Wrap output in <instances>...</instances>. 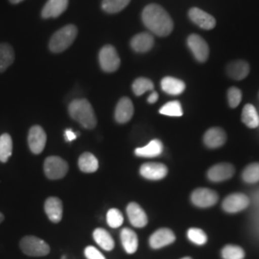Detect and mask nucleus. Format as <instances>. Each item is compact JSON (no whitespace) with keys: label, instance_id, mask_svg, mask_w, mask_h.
<instances>
[{"label":"nucleus","instance_id":"nucleus-17","mask_svg":"<svg viewBox=\"0 0 259 259\" xmlns=\"http://www.w3.org/2000/svg\"><path fill=\"white\" fill-rule=\"evenodd\" d=\"M68 6V0H48L41 10L42 19H54L60 17Z\"/></svg>","mask_w":259,"mask_h":259},{"label":"nucleus","instance_id":"nucleus-30","mask_svg":"<svg viewBox=\"0 0 259 259\" xmlns=\"http://www.w3.org/2000/svg\"><path fill=\"white\" fill-rule=\"evenodd\" d=\"M131 0H103L102 9L107 14H116L125 9Z\"/></svg>","mask_w":259,"mask_h":259},{"label":"nucleus","instance_id":"nucleus-4","mask_svg":"<svg viewBox=\"0 0 259 259\" xmlns=\"http://www.w3.org/2000/svg\"><path fill=\"white\" fill-rule=\"evenodd\" d=\"M20 250L29 256H46L50 252V247L46 241L36 236H24L19 242Z\"/></svg>","mask_w":259,"mask_h":259},{"label":"nucleus","instance_id":"nucleus-14","mask_svg":"<svg viewBox=\"0 0 259 259\" xmlns=\"http://www.w3.org/2000/svg\"><path fill=\"white\" fill-rule=\"evenodd\" d=\"M188 17L196 25L204 30H211L216 25V20L211 15L197 7L189 10Z\"/></svg>","mask_w":259,"mask_h":259},{"label":"nucleus","instance_id":"nucleus-31","mask_svg":"<svg viewBox=\"0 0 259 259\" xmlns=\"http://www.w3.org/2000/svg\"><path fill=\"white\" fill-rule=\"evenodd\" d=\"M132 88H133V92L137 96H141L146 92L154 90V83L148 78L140 77L134 81Z\"/></svg>","mask_w":259,"mask_h":259},{"label":"nucleus","instance_id":"nucleus-35","mask_svg":"<svg viewBox=\"0 0 259 259\" xmlns=\"http://www.w3.org/2000/svg\"><path fill=\"white\" fill-rule=\"evenodd\" d=\"M124 222V217L117 208H111L107 213V223L112 229H117Z\"/></svg>","mask_w":259,"mask_h":259},{"label":"nucleus","instance_id":"nucleus-43","mask_svg":"<svg viewBox=\"0 0 259 259\" xmlns=\"http://www.w3.org/2000/svg\"><path fill=\"white\" fill-rule=\"evenodd\" d=\"M182 259H192V258H191V257H188V256H187V257H184V258H182Z\"/></svg>","mask_w":259,"mask_h":259},{"label":"nucleus","instance_id":"nucleus-37","mask_svg":"<svg viewBox=\"0 0 259 259\" xmlns=\"http://www.w3.org/2000/svg\"><path fill=\"white\" fill-rule=\"evenodd\" d=\"M228 100L231 108H236L239 106L242 100V93L237 88L232 87L228 91Z\"/></svg>","mask_w":259,"mask_h":259},{"label":"nucleus","instance_id":"nucleus-36","mask_svg":"<svg viewBox=\"0 0 259 259\" xmlns=\"http://www.w3.org/2000/svg\"><path fill=\"white\" fill-rule=\"evenodd\" d=\"M187 237L192 243L199 246L204 245L207 242V236L205 232L202 231L201 229H196V228L189 229L187 232Z\"/></svg>","mask_w":259,"mask_h":259},{"label":"nucleus","instance_id":"nucleus-3","mask_svg":"<svg viewBox=\"0 0 259 259\" xmlns=\"http://www.w3.org/2000/svg\"><path fill=\"white\" fill-rule=\"evenodd\" d=\"M78 28L73 24L65 25L58 30L49 40V49L53 53H62L74 42Z\"/></svg>","mask_w":259,"mask_h":259},{"label":"nucleus","instance_id":"nucleus-16","mask_svg":"<svg viewBox=\"0 0 259 259\" xmlns=\"http://www.w3.org/2000/svg\"><path fill=\"white\" fill-rule=\"evenodd\" d=\"M155 44L154 37L149 33H139L134 36L131 39V47L135 52L138 53H146L150 51Z\"/></svg>","mask_w":259,"mask_h":259},{"label":"nucleus","instance_id":"nucleus-23","mask_svg":"<svg viewBox=\"0 0 259 259\" xmlns=\"http://www.w3.org/2000/svg\"><path fill=\"white\" fill-rule=\"evenodd\" d=\"M163 152V144L159 139H153L144 147L136 149L135 153L138 157H156L160 156Z\"/></svg>","mask_w":259,"mask_h":259},{"label":"nucleus","instance_id":"nucleus-32","mask_svg":"<svg viewBox=\"0 0 259 259\" xmlns=\"http://www.w3.org/2000/svg\"><path fill=\"white\" fill-rule=\"evenodd\" d=\"M242 179L247 184H255L259 182V162L249 164L242 172Z\"/></svg>","mask_w":259,"mask_h":259},{"label":"nucleus","instance_id":"nucleus-1","mask_svg":"<svg viewBox=\"0 0 259 259\" xmlns=\"http://www.w3.org/2000/svg\"><path fill=\"white\" fill-rule=\"evenodd\" d=\"M143 24L158 37H166L174 29V22L165 10L157 4H149L141 14Z\"/></svg>","mask_w":259,"mask_h":259},{"label":"nucleus","instance_id":"nucleus-9","mask_svg":"<svg viewBox=\"0 0 259 259\" xmlns=\"http://www.w3.org/2000/svg\"><path fill=\"white\" fill-rule=\"evenodd\" d=\"M219 200L217 192L208 188H198L191 194L192 204L202 208L210 207L216 204Z\"/></svg>","mask_w":259,"mask_h":259},{"label":"nucleus","instance_id":"nucleus-25","mask_svg":"<svg viewBox=\"0 0 259 259\" xmlns=\"http://www.w3.org/2000/svg\"><path fill=\"white\" fill-rule=\"evenodd\" d=\"M160 84L162 91L170 95H180L184 93L185 90V82L174 77H164L161 80Z\"/></svg>","mask_w":259,"mask_h":259},{"label":"nucleus","instance_id":"nucleus-2","mask_svg":"<svg viewBox=\"0 0 259 259\" xmlns=\"http://www.w3.org/2000/svg\"><path fill=\"white\" fill-rule=\"evenodd\" d=\"M68 112L70 117L80 123L84 129H94L97 124L93 106L87 99L73 100L68 106Z\"/></svg>","mask_w":259,"mask_h":259},{"label":"nucleus","instance_id":"nucleus-12","mask_svg":"<svg viewBox=\"0 0 259 259\" xmlns=\"http://www.w3.org/2000/svg\"><path fill=\"white\" fill-rule=\"evenodd\" d=\"M235 169L231 163H218L211 167L207 172V178L214 183H220L230 180L234 175Z\"/></svg>","mask_w":259,"mask_h":259},{"label":"nucleus","instance_id":"nucleus-5","mask_svg":"<svg viewBox=\"0 0 259 259\" xmlns=\"http://www.w3.org/2000/svg\"><path fill=\"white\" fill-rule=\"evenodd\" d=\"M99 64L103 71L111 73L120 66L121 61L116 49L112 46H105L99 52Z\"/></svg>","mask_w":259,"mask_h":259},{"label":"nucleus","instance_id":"nucleus-42","mask_svg":"<svg viewBox=\"0 0 259 259\" xmlns=\"http://www.w3.org/2000/svg\"><path fill=\"white\" fill-rule=\"evenodd\" d=\"M4 219H5V216L3 215V213L0 212V224L4 221Z\"/></svg>","mask_w":259,"mask_h":259},{"label":"nucleus","instance_id":"nucleus-21","mask_svg":"<svg viewBox=\"0 0 259 259\" xmlns=\"http://www.w3.org/2000/svg\"><path fill=\"white\" fill-rule=\"evenodd\" d=\"M227 73L233 80L240 81L250 73V65L246 61H233L227 66Z\"/></svg>","mask_w":259,"mask_h":259},{"label":"nucleus","instance_id":"nucleus-38","mask_svg":"<svg viewBox=\"0 0 259 259\" xmlns=\"http://www.w3.org/2000/svg\"><path fill=\"white\" fill-rule=\"evenodd\" d=\"M84 255L88 259H106L102 253L93 246H88L84 249Z\"/></svg>","mask_w":259,"mask_h":259},{"label":"nucleus","instance_id":"nucleus-6","mask_svg":"<svg viewBox=\"0 0 259 259\" xmlns=\"http://www.w3.org/2000/svg\"><path fill=\"white\" fill-rule=\"evenodd\" d=\"M45 174L49 180L63 179L68 172V164L62 157L51 156L45 160Z\"/></svg>","mask_w":259,"mask_h":259},{"label":"nucleus","instance_id":"nucleus-26","mask_svg":"<svg viewBox=\"0 0 259 259\" xmlns=\"http://www.w3.org/2000/svg\"><path fill=\"white\" fill-rule=\"evenodd\" d=\"M93 238L99 247L103 250L111 251L114 249V240L112 239L111 234L106 230L98 228L93 232Z\"/></svg>","mask_w":259,"mask_h":259},{"label":"nucleus","instance_id":"nucleus-19","mask_svg":"<svg viewBox=\"0 0 259 259\" xmlns=\"http://www.w3.org/2000/svg\"><path fill=\"white\" fill-rule=\"evenodd\" d=\"M45 211L51 222L55 224L61 222L64 212L62 201L57 197L48 198L45 204Z\"/></svg>","mask_w":259,"mask_h":259},{"label":"nucleus","instance_id":"nucleus-11","mask_svg":"<svg viewBox=\"0 0 259 259\" xmlns=\"http://www.w3.org/2000/svg\"><path fill=\"white\" fill-rule=\"evenodd\" d=\"M168 174V168L163 163L147 162L140 167V175L150 181L162 180Z\"/></svg>","mask_w":259,"mask_h":259},{"label":"nucleus","instance_id":"nucleus-28","mask_svg":"<svg viewBox=\"0 0 259 259\" xmlns=\"http://www.w3.org/2000/svg\"><path fill=\"white\" fill-rule=\"evenodd\" d=\"M242 121L249 128H256L259 125V116L254 106L247 104L242 111Z\"/></svg>","mask_w":259,"mask_h":259},{"label":"nucleus","instance_id":"nucleus-13","mask_svg":"<svg viewBox=\"0 0 259 259\" xmlns=\"http://www.w3.org/2000/svg\"><path fill=\"white\" fill-rule=\"evenodd\" d=\"M176 236L169 229H159L154 232L149 239V244L153 249H161L174 243Z\"/></svg>","mask_w":259,"mask_h":259},{"label":"nucleus","instance_id":"nucleus-27","mask_svg":"<svg viewBox=\"0 0 259 259\" xmlns=\"http://www.w3.org/2000/svg\"><path fill=\"white\" fill-rule=\"evenodd\" d=\"M78 165L83 173H94L99 167V162L97 157L92 153H83L79 157Z\"/></svg>","mask_w":259,"mask_h":259},{"label":"nucleus","instance_id":"nucleus-24","mask_svg":"<svg viewBox=\"0 0 259 259\" xmlns=\"http://www.w3.org/2000/svg\"><path fill=\"white\" fill-rule=\"evenodd\" d=\"M15 62V50L7 42L0 44V73L5 72Z\"/></svg>","mask_w":259,"mask_h":259},{"label":"nucleus","instance_id":"nucleus-39","mask_svg":"<svg viewBox=\"0 0 259 259\" xmlns=\"http://www.w3.org/2000/svg\"><path fill=\"white\" fill-rule=\"evenodd\" d=\"M65 138H66L67 142H71V141H73V140L77 139V135L75 134L72 130H65Z\"/></svg>","mask_w":259,"mask_h":259},{"label":"nucleus","instance_id":"nucleus-20","mask_svg":"<svg viewBox=\"0 0 259 259\" xmlns=\"http://www.w3.org/2000/svg\"><path fill=\"white\" fill-rule=\"evenodd\" d=\"M227 135L221 128H211L205 132L204 143L208 148H219L225 144Z\"/></svg>","mask_w":259,"mask_h":259},{"label":"nucleus","instance_id":"nucleus-29","mask_svg":"<svg viewBox=\"0 0 259 259\" xmlns=\"http://www.w3.org/2000/svg\"><path fill=\"white\" fill-rule=\"evenodd\" d=\"M13 154V139L9 134L0 136V162L6 163Z\"/></svg>","mask_w":259,"mask_h":259},{"label":"nucleus","instance_id":"nucleus-41","mask_svg":"<svg viewBox=\"0 0 259 259\" xmlns=\"http://www.w3.org/2000/svg\"><path fill=\"white\" fill-rule=\"evenodd\" d=\"M22 1H24V0H9L11 4H19V3L22 2Z\"/></svg>","mask_w":259,"mask_h":259},{"label":"nucleus","instance_id":"nucleus-40","mask_svg":"<svg viewBox=\"0 0 259 259\" xmlns=\"http://www.w3.org/2000/svg\"><path fill=\"white\" fill-rule=\"evenodd\" d=\"M157 99H158V94L156 92H153L148 97V103L154 104V103L157 102Z\"/></svg>","mask_w":259,"mask_h":259},{"label":"nucleus","instance_id":"nucleus-18","mask_svg":"<svg viewBox=\"0 0 259 259\" xmlns=\"http://www.w3.org/2000/svg\"><path fill=\"white\" fill-rule=\"evenodd\" d=\"M127 215L131 224L136 228H144L148 224V217L146 213L137 203H130L128 204Z\"/></svg>","mask_w":259,"mask_h":259},{"label":"nucleus","instance_id":"nucleus-33","mask_svg":"<svg viewBox=\"0 0 259 259\" xmlns=\"http://www.w3.org/2000/svg\"><path fill=\"white\" fill-rule=\"evenodd\" d=\"M159 113L167 115V116H175V117H180L183 115V109L182 105L179 101H171L162 106L159 110Z\"/></svg>","mask_w":259,"mask_h":259},{"label":"nucleus","instance_id":"nucleus-44","mask_svg":"<svg viewBox=\"0 0 259 259\" xmlns=\"http://www.w3.org/2000/svg\"><path fill=\"white\" fill-rule=\"evenodd\" d=\"M62 259H67V258H66V257H65V256H63V257H62Z\"/></svg>","mask_w":259,"mask_h":259},{"label":"nucleus","instance_id":"nucleus-22","mask_svg":"<svg viewBox=\"0 0 259 259\" xmlns=\"http://www.w3.org/2000/svg\"><path fill=\"white\" fill-rule=\"evenodd\" d=\"M121 243L127 253L133 254L139 248V238L137 233L131 229H123L120 233Z\"/></svg>","mask_w":259,"mask_h":259},{"label":"nucleus","instance_id":"nucleus-10","mask_svg":"<svg viewBox=\"0 0 259 259\" xmlns=\"http://www.w3.org/2000/svg\"><path fill=\"white\" fill-rule=\"evenodd\" d=\"M250 204V199L243 193H232L223 201V209L226 212L236 213L246 209Z\"/></svg>","mask_w":259,"mask_h":259},{"label":"nucleus","instance_id":"nucleus-7","mask_svg":"<svg viewBox=\"0 0 259 259\" xmlns=\"http://www.w3.org/2000/svg\"><path fill=\"white\" fill-rule=\"evenodd\" d=\"M187 46L198 62H206L209 56V47L203 37L196 34L190 35L187 37Z\"/></svg>","mask_w":259,"mask_h":259},{"label":"nucleus","instance_id":"nucleus-34","mask_svg":"<svg viewBox=\"0 0 259 259\" xmlns=\"http://www.w3.org/2000/svg\"><path fill=\"white\" fill-rule=\"evenodd\" d=\"M222 257L224 259H244L245 251L235 245H228L222 250Z\"/></svg>","mask_w":259,"mask_h":259},{"label":"nucleus","instance_id":"nucleus-8","mask_svg":"<svg viewBox=\"0 0 259 259\" xmlns=\"http://www.w3.org/2000/svg\"><path fill=\"white\" fill-rule=\"evenodd\" d=\"M47 139V134L40 126L35 125L29 130L28 145L33 154L38 155L45 150Z\"/></svg>","mask_w":259,"mask_h":259},{"label":"nucleus","instance_id":"nucleus-15","mask_svg":"<svg viewBox=\"0 0 259 259\" xmlns=\"http://www.w3.org/2000/svg\"><path fill=\"white\" fill-rule=\"evenodd\" d=\"M134 111L135 108L132 100L128 97H122L116 105L114 111V118L117 123L125 124L132 119Z\"/></svg>","mask_w":259,"mask_h":259}]
</instances>
